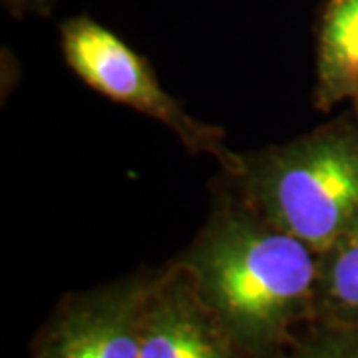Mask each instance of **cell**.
Instances as JSON below:
<instances>
[{"label": "cell", "instance_id": "cell-4", "mask_svg": "<svg viewBox=\"0 0 358 358\" xmlns=\"http://www.w3.org/2000/svg\"><path fill=\"white\" fill-rule=\"evenodd\" d=\"M154 273L64 296L40 329L30 358H140L141 315Z\"/></svg>", "mask_w": 358, "mask_h": 358}, {"label": "cell", "instance_id": "cell-5", "mask_svg": "<svg viewBox=\"0 0 358 358\" xmlns=\"http://www.w3.org/2000/svg\"><path fill=\"white\" fill-rule=\"evenodd\" d=\"M140 358H247L178 263L155 271L141 315Z\"/></svg>", "mask_w": 358, "mask_h": 358}, {"label": "cell", "instance_id": "cell-6", "mask_svg": "<svg viewBox=\"0 0 358 358\" xmlns=\"http://www.w3.org/2000/svg\"><path fill=\"white\" fill-rule=\"evenodd\" d=\"M358 94V0H329L320 14L317 103L329 110Z\"/></svg>", "mask_w": 358, "mask_h": 358}, {"label": "cell", "instance_id": "cell-3", "mask_svg": "<svg viewBox=\"0 0 358 358\" xmlns=\"http://www.w3.org/2000/svg\"><path fill=\"white\" fill-rule=\"evenodd\" d=\"M62 50L68 66L90 88L114 102L154 117L195 152L217 157L231 173H241V157L231 154L217 129L193 120L154 76V70L114 32L92 18L62 24Z\"/></svg>", "mask_w": 358, "mask_h": 358}, {"label": "cell", "instance_id": "cell-7", "mask_svg": "<svg viewBox=\"0 0 358 358\" xmlns=\"http://www.w3.org/2000/svg\"><path fill=\"white\" fill-rule=\"evenodd\" d=\"M315 320L358 327V237L319 255Z\"/></svg>", "mask_w": 358, "mask_h": 358}, {"label": "cell", "instance_id": "cell-1", "mask_svg": "<svg viewBox=\"0 0 358 358\" xmlns=\"http://www.w3.org/2000/svg\"><path fill=\"white\" fill-rule=\"evenodd\" d=\"M178 265L247 358H282L315 322L319 255L261 213L215 215Z\"/></svg>", "mask_w": 358, "mask_h": 358}, {"label": "cell", "instance_id": "cell-8", "mask_svg": "<svg viewBox=\"0 0 358 358\" xmlns=\"http://www.w3.org/2000/svg\"><path fill=\"white\" fill-rule=\"evenodd\" d=\"M282 358H358V327L315 320Z\"/></svg>", "mask_w": 358, "mask_h": 358}, {"label": "cell", "instance_id": "cell-2", "mask_svg": "<svg viewBox=\"0 0 358 358\" xmlns=\"http://www.w3.org/2000/svg\"><path fill=\"white\" fill-rule=\"evenodd\" d=\"M257 213L322 255L358 237V126L336 124L241 162Z\"/></svg>", "mask_w": 358, "mask_h": 358}, {"label": "cell", "instance_id": "cell-9", "mask_svg": "<svg viewBox=\"0 0 358 358\" xmlns=\"http://www.w3.org/2000/svg\"><path fill=\"white\" fill-rule=\"evenodd\" d=\"M352 102H355V106H357V112H358V94L352 98Z\"/></svg>", "mask_w": 358, "mask_h": 358}]
</instances>
